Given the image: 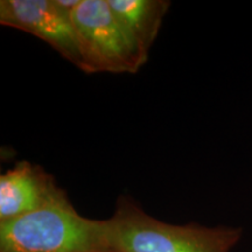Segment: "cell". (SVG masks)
I'll list each match as a JSON object with an SVG mask.
<instances>
[{
    "instance_id": "obj_1",
    "label": "cell",
    "mask_w": 252,
    "mask_h": 252,
    "mask_svg": "<svg viewBox=\"0 0 252 252\" xmlns=\"http://www.w3.org/2000/svg\"><path fill=\"white\" fill-rule=\"evenodd\" d=\"M0 252H110L108 220L82 216L61 189L39 209L0 223Z\"/></svg>"
},
{
    "instance_id": "obj_2",
    "label": "cell",
    "mask_w": 252,
    "mask_h": 252,
    "mask_svg": "<svg viewBox=\"0 0 252 252\" xmlns=\"http://www.w3.org/2000/svg\"><path fill=\"white\" fill-rule=\"evenodd\" d=\"M106 220L110 252H230L242 237L241 228L162 222L127 196Z\"/></svg>"
},
{
    "instance_id": "obj_3",
    "label": "cell",
    "mask_w": 252,
    "mask_h": 252,
    "mask_svg": "<svg viewBox=\"0 0 252 252\" xmlns=\"http://www.w3.org/2000/svg\"><path fill=\"white\" fill-rule=\"evenodd\" d=\"M72 21L90 74L137 72L147 61L119 24L108 0H82Z\"/></svg>"
},
{
    "instance_id": "obj_4",
    "label": "cell",
    "mask_w": 252,
    "mask_h": 252,
    "mask_svg": "<svg viewBox=\"0 0 252 252\" xmlns=\"http://www.w3.org/2000/svg\"><path fill=\"white\" fill-rule=\"evenodd\" d=\"M0 24L43 40L80 70L90 74L72 15L55 0H1Z\"/></svg>"
},
{
    "instance_id": "obj_5",
    "label": "cell",
    "mask_w": 252,
    "mask_h": 252,
    "mask_svg": "<svg viewBox=\"0 0 252 252\" xmlns=\"http://www.w3.org/2000/svg\"><path fill=\"white\" fill-rule=\"evenodd\" d=\"M61 188L42 167L20 161L0 176V223L34 212Z\"/></svg>"
},
{
    "instance_id": "obj_6",
    "label": "cell",
    "mask_w": 252,
    "mask_h": 252,
    "mask_svg": "<svg viewBox=\"0 0 252 252\" xmlns=\"http://www.w3.org/2000/svg\"><path fill=\"white\" fill-rule=\"evenodd\" d=\"M110 8L127 35L143 54L149 55L163 18L169 9L168 0H108Z\"/></svg>"
}]
</instances>
